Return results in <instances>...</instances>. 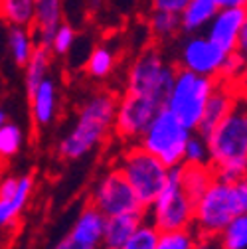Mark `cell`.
<instances>
[{
    "mask_svg": "<svg viewBox=\"0 0 247 249\" xmlns=\"http://www.w3.org/2000/svg\"><path fill=\"white\" fill-rule=\"evenodd\" d=\"M119 97L111 91L95 93L79 111L73 129L59 141L57 154L66 160H77L99 146L115 129Z\"/></svg>",
    "mask_w": 247,
    "mask_h": 249,
    "instance_id": "6da1fadb",
    "label": "cell"
},
{
    "mask_svg": "<svg viewBox=\"0 0 247 249\" xmlns=\"http://www.w3.org/2000/svg\"><path fill=\"white\" fill-rule=\"evenodd\" d=\"M206 141L215 176L237 180L247 174V101L239 97L231 113L206 137Z\"/></svg>",
    "mask_w": 247,
    "mask_h": 249,
    "instance_id": "7a4b0ae2",
    "label": "cell"
},
{
    "mask_svg": "<svg viewBox=\"0 0 247 249\" xmlns=\"http://www.w3.org/2000/svg\"><path fill=\"white\" fill-rule=\"evenodd\" d=\"M245 213L235 180L215 178L194 204V230L198 235H220L235 215Z\"/></svg>",
    "mask_w": 247,
    "mask_h": 249,
    "instance_id": "3957f363",
    "label": "cell"
},
{
    "mask_svg": "<svg viewBox=\"0 0 247 249\" xmlns=\"http://www.w3.org/2000/svg\"><path fill=\"white\" fill-rule=\"evenodd\" d=\"M178 66L170 64L160 48L148 46L131 64L127 75V91L148 97L159 105L166 107L168 95L176 79Z\"/></svg>",
    "mask_w": 247,
    "mask_h": 249,
    "instance_id": "277c9868",
    "label": "cell"
},
{
    "mask_svg": "<svg viewBox=\"0 0 247 249\" xmlns=\"http://www.w3.org/2000/svg\"><path fill=\"white\" fill-rule=\"evenodd\" d=\"M117 168L125 174L144 208L152 206L170 178V168L139 142H133L121 154Z\"/></svg>",
    "mask_w": 247,
    "mask_h": 249,
    "instance_id": "5b68a950",
    "label": "cell"
},
{
    "mask_svg": "<svg viewBox=\"0 0 247 249\" xmlns=\"http://www.w3.org/2000/svg\"><path fill=\"white\" fill-rule=\"evenodd\" d=\"M192 133V129H188L168 107H164L154 117L139 144L159 157L168 168H176L186 160V144Z\"/></svg>",
    "mask_w": 247,
    "mask_h": 249,
    "instance_id": "8992f818",
    "label": "cell"
},
{
    "mask_svg": "<svg viewBox=\"0 0 247 249\" xmlns=\"http://www.w3.org/2000/svg\"><path fill=\"white\" fill-rule=\"evenodd\" d=\"M215 83H218V79H213V77L198 75L190 70L178 68L166 107L186 124L188 129L196 131L202 117H204L208 99L212 95V91L215 89Z\"/></svg>",
    "mask_w": 247,
    "mask_h": 249,
    "instance_id": "52a82bcc",
    "label": "cell"
},
{
    "mask_svg": "<svg viewBox=\"0 0 247 249\" xmlns=\"http://www.w3.org/2000/svg\"><path fill=\"white\" fill-rule=\"evenodd\" d=\"M146 220L160 231L184 230L194 226V200L180 184V166L170 168V178L159 198L146 208Z\"/></svg>",
    "mask_w": 247,
    "mask_h": 249,
    "instance_id": "ba28073f",
    "label": "cell"
},
{
    "mask_svg": "<svg viewBox=\"0 0 247 249\" xmlns=\"http://www.w3.org/2000/svg\"><path fill=\"white\" fill-rule=\"evenodd\" d=\"M160 109L164 107L157 101L127 91L123 97H119L113 129L115 135L127 142H139L150 127V123L154 121V117L160 113Z\"/></svg>",
    "mask_w": 247,
    "mask_h": 249,
    "instance_id": "9c48e42d",
    "label": "cell"
},
{
    "mask_svg": "<svg viewBox=\"0 0 247 249\" xmlns=\"http://www.w3.org/2000/svg\"><path fill=\"white\" fill-rule=\"evenodd\" d=\"M91 204L97 206L107 217L119 215V213H135V212H146V208L141 204L137 192L125 178L119 168L109 170L93 188L91 194Z\"/></svg>",
    "mask_w": 247,
    "mask_h": 249,
    "instance_id": "30bf717a",
    "label": "cell"
},
{
    "mask_svg": "<svg viewBox=\"0 0 247 249\" xmlns=\"http://www.w3.org/2000/svg\"><path fill=\"white\" fill-rule=\"evenodd\" d=\"M229 52L215 44L208 34H192L184 40L176 66L182 70H190L198 75L220 79Z\"/></svg>",
    "mask_w": 247,
    "mask_h": 249,
    "instance_id": "8fae6325",
    "label": "cell"
},
{
    "mask_svg": "<svg viewBox=\"0 0 247 249\" xmlns=\"http://www.w3.org/2000/svg\"><path fill=\"white\" fill-rule=\"evenodd\" d=\"M34 188V178L24 176H4L0 178V230L12 228Z\"/></svg>",
    "mask_w": 247,
    "mask_h": 249,
    "instance_id": "7c38bea8",
    "label": "cell"
},
{
    "mask_svg": "<svg viewBox=\"0 0 247 249\" xmlns=\"http://www.w3.org/2000/svg\"><path fill=\"white\" fill-rule=\"evenodd\" d=\"M247 20V8L245 6H229L220 8V12L213 16V20L208 24L206 34L220 44L228 52H235L239 44L241 30Z\"/></svg>",
    "mask_w": 247,
    "mask_h": 249,
    "instance_id": "4fadbf2b",
    "label": "cell"
},
{
    "mask_svg": "<svg viewBox=\"0 0 247 249\" xmlns=\"http://www.w3.org/2000/svg\"><path fill=\"white\" fill-rule=\"evenodd\" d=\"M237 99H239V95H237V91L233 89V85L224 83V81L215 83V89L212 91V95L208 99L204 117H202V121L198 124L196 133H200L202 137H208L231 113V109L235 107Z\"/></svg>",
    "mask_w": 247,
    "mask_h": 249,
    "instance_id": "5bb4252c",
    "label": "cell"
},
{
    "mask_svg": "<svg viewBox=\"0 0 247 249\" xmlns=\"http://www.w3.org/2000/svg\"><path fill=\"white\" fill-rule=\"evenodd\" d=\"M144 220H146V212L119 213V215L107 217L101 249H123V245L131 239V235L139 230V226Z\"/></svg>",
    "mask_w": 247,
    "mask_h": 249,
    "instance_id": "9a60e30c",
    "label": "cell"
},
{
    "mask_svg": "<svg viewBox=\"0 0 247 249\" xmlns=\"http://www.w3.org/2000/svg\"><path fill=\"white\" fill-rule=\"evenodd\" d=\"M61 26V0H36L34 38L42 48L52 50V40Z\"/></svg>",
    "mask_w": 247,
    "mask_h": 249,
    "instance_id": "2e32d148",
    "label": "cell"
},
{
    "mask_svg": "<svg viewBox=\"0 0 247 249\" xmlns=\"http://www.w3.org/2000/svg\"><path fill=\"white\" fill-rule=\"evenodd\" d=\"M220 8H222L220 0H190L186 10L180 14L182 34L192 36V34L202 32L213 20V16L220 12Z\"/></svg>",
    "mask_w": 247,
    "mask_h": 249,
    "instance_id": "e0dca14e",
    "label": "cell"
},
{
    "mask_svg": "<svg viewBox=\"0 0 247 249\" xmlns=\"http://www.w3.org/2000/svg\"><path fill=\"white\" fill-rule=\"evenodd\" d=\"M215 178L218 176H215V170H213V166L210 162H206V164L184 162L180 166V184H182L184 192L194 200V204L210 188Z\"/></svg>",
    "mask_w": 247,
    "mask_h": 249,
    "instance_id": "ac0fdd59",
    "label": "cell"
},
{
    "mask_svg": "<svg viewBox=\"0 0 247 249\" xmlns=\"http://www.w3.org/2000/svg\"><path fill=\"white\" fill-rule=\"evenodd\" d=\"M32 105V117L36 127H48L52 124L55 111H57V91H55V83L46 77L38 89L34 91V95L28 99Z\"/></svg>",
    "mask_w": 247,
    "mask_h": 249,
    "instance_id": "d6986e66",
    "label": "cell"
},
{
    "mask_svg": "<svg viewBox=\"0 0 247 249\" xmlns=\"http://www.w3.org/2000/svg\"><path fill=\"white\" fill-rule=\"evenodd\" d=\"M6 44H8L10 55L16 61V66H24V68L38 46L34 34L28 32V26H10L8 36H6Z\"/></svg>",
    "mask_w": 247,
    "mask_h": 249,
    "instance_id": "ffe728a7",
    "label": "cell"
},
{
    "mask_svg": "<svg viewBox=\"0 0 247 249\" xmlns=\"http://www.w3.org/2000/svg\"><path fill=\"white\" fill-rule=\"evenodd\" d=\"M50 53L52 50L36 46L32 57L26 64V75H24V85H26V93L28 99L34 95V91L38 89V85L48 77V70H50Z\"/></svg>",
    "mask_w": 247,
    "mask_h": 249,
    "instance_id": "44dd1931",
    "label": "cell"
},
{
    "mask_svg": "<svg viewBox=\"0 0 247 249\" xmlns=\"http://www.w3.org/2000/svg\"><path fill=\"white\" fill-rule=\"evenodd\" d=\"M148 30L154 40L159 42H170L182 32V20L180 14L152 10L148 18Z\"/></svg>",
    "mask_w": 247,
    "mask_h": 249,
    "instance_id": "7402d4cb",
    "label": "cell"
},
{
    "mask_svg": "<svg viewBox=\"0 0 247 249\" xmlns=\"http://www.w3.org/2000/svg\"><path fill=\"white\" fill-rule=\"evenodd\" d=\"M0 16L10 26L34 24L36 0H0Z\"/></svg>",
    "mask_w": 247,
    "mask_h": 249,
    "instance_id": "603a6c76",
    "label": "cell"
},
{
    "mask_svg": "<svg viewBox=\"0 0 247 249\" xmlns=\"http://www.w3.org/2000/svg\"><path fill=\"white\" fill-rule=\"evenodd\" d=\"M224 249H247V212L235 215L220 233Z\"/></svg>",
    "mask_w": 247,
    "mask_h": 249,
    "instance_id": "cb8c5ba5",
    "label": "cell"
},
{
    "mask_svg": "<svg viewBox=\"0 0 247 249\" xmlns=\"http://www.w3.org/2000/svg\"><path fill=\"white\" fill-rule=\"evenodd\" d=\"M198 241V233L194 228L160 231V237L154 249H194Z\"/></svg>",
    "mask_w": 247,
    "mask_h": 249,
    "instance_id": "d4e9b609",
    "label": "cell"
},
{
    "mask_svg": "<svg viewBox=\"0 0 247 249\" xmlns=\"http://www.w3.org/2000/svg\"><path fill=\"white\" fill-rule=\"evenodd\" d=\"M115 68V55L107 48H95L87 59V73L93 79H105Z\"/></svg>",
    "mask_w": 247,
    "mask_h": 249,
    "instance_id": "484cf974",
    "label": "cell"
},
{
    "mask_svg": "<svg viewBox=\"0 0 247 249\" xmlns=\"http://www.w3.org/2000/svg\"><path fill=\"white\" fill-rule=\"evenodd\" d=\"M159 237H160V230L152 222L144 220L139 226V230L131 235V239L123 245V249H154Z\"/></svg>",
    "mask_w": 247,
    "mask_h": 249,
    "instance_id": "4316f807",
    "label": "cell"
},
{
    "mask_svg": "<svg viewBox=\"0 0 247 249\" xmlns=\"http://www.w3.org/2000/svg\"><path fill=\"white\" fill-rule=\"evenodd\" d=\"M22 146V131L18 124L6 123L0 129V159H10Z\"/></svg>",
    "mask_w": 247,
    "mask_h": 249,
    "instance_id": "83f0119b",
    "label": "cell"
},
{
    "mask_svg": "<svg viewBox=\"0 0 247 249\" xmlns=\"http://www.w3.org/2000/svg\"><path fill=\"white\" fill-rule=\"evenodd\" d=\"M245 64H247V57H245L239 50L229 52V55H228V59H226L224 68H222V73H220V79H218V81H224V83L233 85V83L241 77V73H243V70H245Z\"/></svg>",
    "mask_w": 247,
    "mask_h": 249,
    "instance_id": "f1b7e54d",
    "label": "cell"
},
{
    "mask_svg": "<svg viewBox=\"0 0 247 249\" xmlns=\"http://www.w3.org/2000/svg\"><path fill=\"white\" fill-rule=\"evenodd\" d=\"M184 162H192V164H206L210 162V146L206 137L200 133H192L188 144H186V160Z\"/></svg>",
    "mask_w": 247,
    "mask_h": 249,
    "instance_id": "f546056e",
    "label": "cell"
},
{
    "mask_svg": "<svg viewBox=\"0 0 247 249\" xmlns=\"http://www.w3.org/2000/svg\"><path fill=\"white\" fill-rule=\"evenodd\" d=\"M75 42V30L70 24H61L52 40V53L55 55H66Z\"/></svg>",
    "mask_w": 247,
    "mask_h": 249,
    "instance_id": "4dcf8cb0",
    "label": "cell"
},
{
    "mask_svg": "<svg viewBox=\"0 0 247 249\" xmlns=\"http://www.w3.org/2000/svg\"><path fill=\"white\" fill-rule=\"evenodd\" d=\"M190 4V0H150L152 10H162V12H172V14H182Z\"/></svg>",
    "mask_w": 247,
    "mask_h": 249,
    "instance_id": "1f68e13d",
    "label": "cell"
},
{
    "mask_svg": "<svg viewBox=\"0 0 247 249\" xmlns=\"http://www.w3.org/2000/svg\"><path fill=\"white\" fill-rule=\"evenodd\" d=\"M194 249H224L220 235H198Z\"/></svg>",
    "mask_w": 247,
    "mask_h": 249,
    "instance_id": "d6a6232c",
    "label": "cell"
},
{
    "mask_svg": "<svg viewBox=\"0 0 247 249\" xmlns=\"http://www.w3.org/2000/svg\"><path fill=\"white\" fill-rule=\"evenodd\" d=\"M52 249H87V247H85V245H81L77 239H73V237L68 233L64 239H59Z\"/></svg>",
    "mask_w": 247,
    "mask_h": 249,
    "instance_id": "836d02e7",
    "label": "cell"
},
{
    "mask_svg": "<svg viewBox=\"0 0 247 249\" xmlns=\"http://www.w3.org/2000/svg\"><path fill=\"white\" fill-rule=\"evenodd\" d=\"M233 89L237 91V95H239L241 99H245V101H247V64H245V70H243L241 77L233 83Z\"/></svg>",
    "mask_w": 247,
    "mask_h": 249,
    "instance_id": "e575fe53",
    "label": "cell"
},
{
    "mask_svg": "<svg viewBox=\"0 0 247 249\" xmlns=\"http://www.w3.org/2000/svg\"><path fill=\"white\" fill-rule=\"evenodd\" d=\"M237 50L247 57V20H245V26L241 30V36H239V44H237Z\"/></svg>",
    "mask_w": 247,
    "mask_h": 249,
    "instance_id": "d590c367",
    "label": "cell"
},
{
    "mask_svg": "<svg viewBox=\"0 0 247 249\" xmlns=\"http://www.w3.org/2000/svg\"><path fill=\"white\" fill-rule=\"evenodd\" d=\"M222 8H229V6H245L247 8V0H220Z\"/></svg>",
    "mask_w": 247,
    "mask_h": 249,
    "instance_id": "8d00e7d4",
    "label": "cell"
},
{
    "mask_svg": "<svg viewBox=\"0 0 247 249\" xmlns=\"http://www.w3.org/2000/svg\"><path fill=\"white\" fill-rule=\"evenodd\" d=\"M6 123H8V121H6V113H4V109H2V107H0V129H2Z\"/></svg>",
    "mask_w": 247,
    "mask_h": 249,
    "instance_id": "74e56055",
    "label": "cell"
}]
</instances>
